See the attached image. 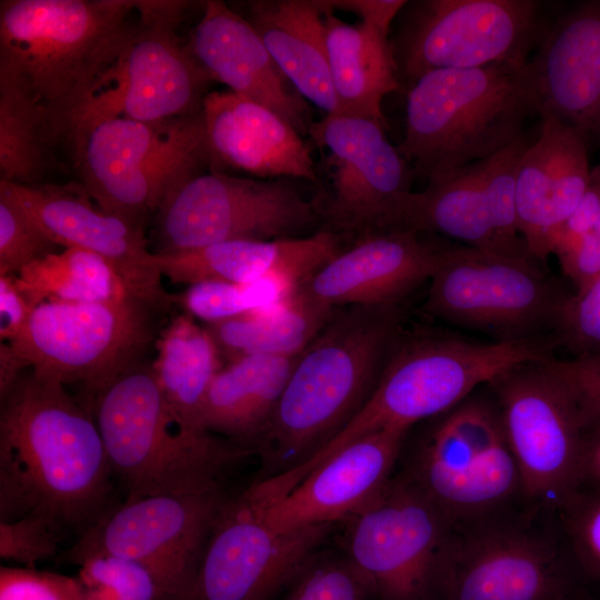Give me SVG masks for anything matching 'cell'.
<instances>
[{"label": "cell", "mask_w": 600, "mask_h": 600, "mask_svg": "<svg viewBox=\"0 0 600 600\" xmlns=\"http://www.w3.org/2000/svg\"><path fill=\"white\" fill-rule=\"evenodd\" d=\"M0 398V521L37 517L81 536L112 508L114 477L92 411L31 370Z\"/></svg>", "instance_id": "1"}, {"label": "cell", "mask_w": 600, "mask_h": 600, "mask_svg": "<svg viewBox=\"0 0 600 600\" xmlns=\"http://www.w3.org/2000/svg\"><path fill=\"white\" fill-rule=\"evenodd\" d=\"M397 306L337 309L301 352L256 446V481L290 472L326 448L372 394L400 340Z\"/></svg>", "instance_id": "2"}, {"label": "cell", "mask_w": 600, "mask_h": 600, "mask_svg": "<svg viewBox=\"0 0 600 600\" xmlns=\"http://www.w3.org/2000/svg\"><path fill=\"white\" fill-rule=\"evenodd\" d=\"M144 0H2L0 87L48 118L58 140L140 28Z\"/></svg>", "instance_id": "3"}, {"label": "cell", "mask_w": 600, "mask_h": 600, "mask_svg": "<svg viewBox=\"0 0 600 600\" xmlns=\"http://www.w3.org/2000/svg\"><path fill=\"white\" fill-rule=\"evenodd\" d=\"M533 114L539 106L528 62L433 70L407 89L398 148L433 182L506 148Z\"/></svg>", "instance_id": "4"}, {"label": "cell", "mask_w": 600, "mask_h": 600, "mask_svg": "<svg viewBox=\"0 0 600 600\" xmlns=\"http://www.w3.org/2000/svg\"><path fill=\"white\" fill-rule=\"evenodd\" d=\"M91 411L126 499L219 484L229 467L254 453L188 426L166 400L151 364L141 362L120 376Z\"/></svg>", "instance_id": "5"}, {"label": "cell", "mask_w": 600, "mask_h": 600, "mask_svg": "<svg viewBox=\"0 0 600 600\" xmlns=\"http://www.w3.org/2000/svg\"><path fill=\"white\" fill-rule=\"evenodd\" d=\"M554 338L474 341L429 334L397 343L359 413L319 453L299 468L304 477L347 444L392 428L411 429L442 414L509 370L551 357Z\"/></svg>", "instance_id": "6"}, {"label": "cell", "mask_w": 600, "mask_h": 600, "mask_svg": "<svg viewBox=\"0 0 600 600\" xmlns=\"http://www.w3.org/2000/svg\"><path fill=\"white\" fill-rule=\"evenodd\" d=\"M557 514L521 503L450 526L434 600H581Z\"/></svg>", "instance_id": "7"}, {"label": "cell", "mask_w": 600, "mask_h": 600, "mask_svg": "<svg viewBox=\"0 0 600 600\" xmlns=\"http://www.w3.org/2000/svg\"><path fill=\"white\" fill-rule=\"evenodd\" d=\"M470 397L402 447L394 471L450 526L526 503L493 399Z\"/></svg>", "instance_id": "8"}, {"label": "cell", "mask_w": 600, "mask_h": 600, "mask_svg": "<svg viewBox=\"0 0 600 600\" xmlns=\"http://www.w3.org/2000/svg\"><path fill=\"white\" fill-rule=\"evenodd\" d=\"M69 141L98 208L141 226L210 162L202 111L159 122L111 117L80 128Z\"/></svg>", "instance_id": "9"}, {"label": "cell", "mask_w": 600, "mask_h": 600, "mask_svg": "<svg viewBox=\"0 0 600 600\" xmlns=\"http://www.w3.org/2000/svg\"><path fill=\"white\" fill-rule=\"evenodd\" d=\"M153 310L131 296L104 302L46 301L8 342L23 369L69 389L91 410L114 380L141 363Z\"/></svg>", "instance_id": "10"}, {"label": "cell", "mask_w": 600, "mask_h": 600, "mask_svg": "<svg viewBox=\"0 0 600 600\" xmlns=\"http://www.w3.org/2000/svg\"><path fill=\"white\" fill-rule=\"evenodd\" d=\"M391 42L400 86L439 69L524 64L546 27L534 0H422Z\"/></svg>", "instance_id": "11"}, {"label": "cell", "mask_w": 600, "mask_h": 600, "mask_svg": "<svg viewBox=\"0 0 600 600\" xmlns=\"http://www.w3.org/2000/svg\"><path fill=\"white\" fill-rule=\"evenodd\" d=\"M488 388L524 502L556 513L580 483L583 427L571 393L546 361L518 366Z\"/></svg>", "instance_id": "12"}, {"label": "cell", "mask_w": 600, "mask_h": 600, "mask_svg": "<svg viewBox=\"0 0 600 600\" xmlns=\"http://www.w3.org/2000/svg\"><path fill=\"white\" fill-rule=\"evenodd\" d=\"M189 2L144 0L139 30L73 120L69 138L94 121L159 122L198 113L212 80L177 34Z\"/></svg>", "instance_id": "13"}, {"label": "cell", "mask_w": 600, "mask_h": 600, "mask_svg": "<svg viewBox=\"0 0 600 600\" xmlns=\"http://www.w3.org/2000/svg\"><path fill=\"white\" fill-rule=\"evenodd\" d=\"M319 219L314 203L281 182L200 172L174 188L159 208L154 253L231 240L300 238Z\"/></svg>", "instance_id": "14"}, {"label": "cell", "mask_w": 600, "mask_h": 600, "mask_svg": "<svg viewBox=\"0 0 600 600\" xmlns=\"http://www.w3.org/2000/svg\"><path fill=\"white\" fill-rule=\"evenodd\" d=\"M423 309L462 328L486 332L494 341L541 337L554 328L566 297L532 262L514 257L449 246L429 280Z\"/></svg>", "instance_id": "15"}, {"label": "cell", "mask_w": 600, "mask_h": 600, "mask_svg": "<svg viewBox=\"0 0 600 600\" xmlns=\"http://www.w3.org/2000/svg\"><path fill=\"white\" fill-rule=\"evenodd\" d=\"M343 523V553L378 600H434L450 523L400 477Z\"/></svg>", "instance_id": "16"}, {"label": "cell", "mask_w": 600, "mask_h": 600, "mask_svg": "<svg viewBox=\"0 0 600 600\" xmlns=\"http://www.w3.org/2000/svg\"><path fill=\"white\" fill-rule=\"evenodd\" d=\"M378 121L326 114L308 134L322 157L323 200L316 209L336 232L359 237L391 230L411 192L413 168Z\"/></svg>", "instance_id": "17"}, {"label": "cell", "mask_w": 600, "mask_h": 600, "mask_svg": "<svg viewBox=\"0 0 600 600\" xmlns=\"http://www.w3.org/2000/svg\"><path fill=\"white\" fill-rule=\"evenodd\" d=\"M228 498L219 483L126 499L79 536L67 559L76 563L91 554H112L140 561L176 583L183 599Z\"/></svg>", "instance_id": "18"}, {"label": "cell", "mask_w": 600, "mask_h": 600, "mask_svg": "<svg viewBox=\"0 0 600 600\" xmlns=\"http://www.w3.org/2000/svg\"><path fill=\"white\" fill-rule=\"evenodd\" d=\"M332 527L278 531L243 493L229 497L182 600H271L319 550Z\"/></svg>", "instance_id": "19"}, {"label": "cell", "mask_w": 600, "mask_h": 600, "mask_svg": "<svg viewBox=\"0 0 600 600\" xmlns=\"http://www.w3.org/2000/svg\"><path fill=\"white\" fill-rule=\"evenodd\" d=\"M0 191L62 249L79 248L107 260L128 293L154 312L168 311L176 303V296L162 284L144 226L96 209L83 186H21L0 180Z\"/></svg>", "instance_id": "20"}, {"label": "cell", "mask_w": 600, "mask_h": 600, "mask_svg": "<svg viewBox=\"0 0 600 600\" xmlns=\"http://www.w3.org/2000/svg\"><path fill=\"white\" fill-rule=\"evenodd\" d=\"M410 430L392 427L347 444L280 497L261 500L242 493L278 531L343 522L390 481Z\"/></svg>", "instance_id": "21"}, {"label": "cell", "mask_w": 600, "mask_h": 600, "mask_svg": "<svg viewBox=\"0 0 600 600\" xmlns=\"http://www.w3.org/2000/svg\"><path fill=\"white\" fill-rule=\"evenodd\" d=\"M448 247L428 242L413 230L366 234L303 280L297 292L334 309L397 306L431 279Z\"/></svg>", "instance_id": "22"}, {"label": "cell", "mask_w": 600, "mask_h": 600, "mask_svg": "<svg viewBox=\"0 0 600 600\" xmlns=\"http://www.w3.org/2000/svg\"><path fill=\"white\" fill-rule=\"evenodd\" d=\"M528 67L539 114L600 144V1L577 4L546 27Z\"/></svg>", "instance_id": "23"}, {"label": "cell", "mask_w": 600, "mask_h": 600, "mask_svg": "<svg viewBox=\"0 0 600 600\" xmlns=\"http://www.w3.org/2000/svg\"><path fill=\"white\" fill-rule=\"evenodd\" d=\"M539 116V134L519 164L516 203L527 252L541 261L587 191L592 169L587 138L548 112Z\"/></svg>", "instance_id": "24"}, {"label": "cell", "mask_w": 600, "mask_h": 600, "mask_svg": "<svg viewBox=\"0 0 600 600\" xmlns=\"http://www.w3.org/2000/svg\"><path fill=\"white\" fill-rule=\"evenodd\" d=\"M186 46L212 81L276 112L308 133V106L293 92L251 23L221 0L202 2Z\"/></svg>", "instance_id": "25"}, {"label": "cell", "mask_w": 600, "mask_h": 600, "mask_svg": "<svg viewBox=\"0 0 600 600\" xmlns=\"http://www.w3.org/2000/svg\"><path fill=\"white\" fill-rule=\"evenodd\" d=\"M201 111L211 163L259 179L318 182L311 148L272 110L228 90L209 92Z\"/></svg>", "instance_id": "26"}, {"label": "cell", "mask_w": 600, "mask_h": 600, "mask_svg": "<svg viewBox=\"0 0 600 600\" xmlns=\"http://www.w3.org/2000/svg\"><path fill=\"white\" fill-rule=\"evenodd\" d=\"M340 234L322 229L308 237L268 241L231 240L197 249L154 253L162 276L173 283H248L270 274L301 283L339 252Z\"/></svg>", "instance_id": "27"}, {"label": "cell", "mask_w": 600, "mask_h": 600, "mask_svg": "<svg viewBox=\"0 0 600 600\" xmlns=\"http://www.w3.org/2000/svg\"><path fill=\"white\" fill-rule=\"evenodd\" d=\"M247 8L246 19L296 91L326 114H337L326 41L329 1L254 0Z\"/></svg>", "instance_id": "28"}, {"label": "cell", "mask_w": 600, "mask_h": 600, "mask_svg": "<svg viewBox=\"0 0 600 600\" xmlns=\"http://www.w3.org/2000/svg\"><path fill=\"white\" fill-rule=\"evenodd\" d=\"M297 358L249 356L221 368L204 400L203 429L256 453Z\"/></svg>", "instance_id": "29"}, {"label": "cell", "mask_w": 600, "mask_h": 600, "mask_svg": "<svg viewBox=\"0 0 600 600\" xmlns=\"http://www.w3.org/2000/svg\"><path fill=\"white\" fill-rule=\"evenodd\" d=\"M326 29L337 114L386 126L383 98L401 87L388 34L361 21H342L331 6L326 13Z\"/></svg>", "instance_id": "30"}, {"label": "cell", "mask_w": 600, "mask_h": 600, "mask_svg": "<svg viewBox=\"0 0 600 600\" xmlns=\"http://www.w3.org/2000/svg\"><path fill=\"white\" fill-rule=\"evenodd\" d=\"M484 160L410 192L391 230L437 232L464 246L500 253L483 188Z\"/></svg>", "instance_id": "31"}, {"label": "cell", "mask_w": 600, "mask_h": 600, "mask_svg": "<svg viewBox=\"0 0 600 600\" xmlns=\"http://www.w3.org/2000/svg\"><path fill=\"white\" fill-rule=\"evenodd\" d=\"M337 309L294 292L284 303L208 324L220 354L229 362L249 356L297 357L317 338Z\"/></svg>", "instance_id": "32"}, {"label": "cell", "mask_w": 600, "mask_h": 600, "mask_svg": "<svg viewBox=\"0 0 600 600\" xmlns=\"http://www.w3.org/2000/svg\"><path fill=\"white\" fill-rule=\"evenodd\" d=\"M157 351L151 368L166 400L188 426L207 431L201 423L202 409L222 368L213 338L193 318L181 314L162 330Z\"/></svg>", "instance_id": "33"}, {"label": "cell", "mask_w": 600, "mask_h": 600, "mask_svg": "<svg viewBox=\"0 0 600 600\" xmlns=\"http://www.w3.org/2000/svg\"><path fill=\"white\" fill-rule=\"evenodd\" d=\"M13 279L33 309L46 301L104 302L130 296L107 260L79 248L41 258Z\"/></svg>", "instance_id": "34"}, {"label": "cell", "mask_w": 600, "mask_h": 600, "mask_svg": "<svg viewBox=\"0 0 600 600\" xmlns=\"http://www.w3.org/2000/svg\"><path fill=\"white\" fill-rule=\"evenodd\" d=\"M58 142L48 118L37 106L0 87V180L37 184Z\"/></svg>", "instance_id": "35"}, {"label": "cell", "mask_w": 600, "mask_h": 600, "mask_svg": "<svg viewBox=\"0 0 600 600\" xmlns=\"http://www.w3.org/2000/svg\"><path fill=\"white\" fill-rule=\"evenodd\" d=\"M78 576L87 600H181L176 583L133 559L91 554L78 560Z\"/></svg>", "instance_id": "36"}, {"label": "cell", "mask_w": 600, "mask_h": 600, "mask_svg": "<svg viewBox=\"0 0 600 600\" xmlns=\"http://www.w3.org/2000/svg\"><path fill=\"white\" fill-rule=\"evenodd\" d=\"M532 141L524 131L484 159L483 188L488 211L499 250L506 256H529L518 226L516 187L521 158Z\"/></svg>", "instance_id": "37"}, {"label": "cell", "mask_w": 600, "mask_h": 600, "mask_svg": "<svg viewBox=\"0 0 600 600\" xmlns=\"http://www.w3.org/2000/svg\"><path fill=\"white\" fill-rule=\"evenodd\" d=\"M286 588L283 600H378L344 553L317 551Z\"/></svg>", "instance_id": "38"}, {"label": "cell", "mask_w": 600, "mask_h": 600, "mask_svg": "<svg viewBox=\"0 0 600 600\" xmlns=\"http://www.w3.org/2000/svg\"><path fill=\"white\" fill-rule=\"evenodd\" d=\"M556 514L584 586L600 587V490L579 489Z\"/></svg>", "instance_id": "39"}, {"label": "cell", "mask_w": 600, "mask_h": 600, "mask_svg": "<svg viewBox=\"0 0 600 600\" xmlns=\"http://www.w3.org/2000/svg\"><path fill=\"white\" fill-rule=\"evenodd\" d=\"M60 248L14 200L0 191V277L16 276Z\"/></svg>", "instance_id": "40"}, {"label": "cell", "mask_w": 600, "mask_h": 600, "mask_svg": "<svg viewBox=\"0 0 600 600\" xmlns=\"http://www.w3.org/2000/svg\"><path fill=\"white\" fill-rule=\"evenodd\" d=\"M553 329L572 358L600 354V274L563 299Z\"/></svg>", "instance_id": "41"}, {"label": "cell", "mask_w": 600, "mask_h": 600, "mask_svg": "<svg viewBox=\"0 0 600 600\" xmlns=\"http://www.w3.org/2000/svg\"><path fill=\"white\" fill-rule=\"evenodd\" d=\"M60 539L61 534L37 517L0 521V557L23 568H36L53 557Z\"/></svg>", "instance_id": "42"}, {"label": "cell", "mask_w": 600, "mask_h": 600, "mask_svg": "<svg viewBox=\"0 0 600 600\" xmlns=\"http://www.w3.org/2000/svg\"><path fill=\"white\" fill-rule=\"evenodd\" d=\"M0 600H87L77 577L36 568L0 567Z\"/></svg>", "instance_id": "43"}, {"label": "cell", "mask_w": 600, "mask_h": 600, "mask_svg": "<svg viewBox=\"0 0 600 600\" xmlns=\"http://www.w3.org/2000/svg\"><path fill=\"white\" fill-rule=\"evenodd\" d=\"M176 302L188 316L209 324L251 311L244 283L219 281L193 283L182 294L176 296Z\"/></svg>", "instance_id": "44"}, {"label": "cell", "mask_w": 600, "mask_h": 600, "mask_svg": "<svg viewBox=\"0 0 600 600\" xmlns=\"http://www.w3.org/2000/svg\"><path fill=\"white\" fill-rule=\"evenodd\" d=\"M547 367L564 383L580 413L583 430L600 426V354L550 359Z\"/></svg>", "instance_id": "45"}, {"label": "cell", "mask_w": 600, "mask_h": 600, "mask_svg": "<svg viewBox=\"0 0 600 600\" xmlns=\"http://www.w3.org/2000/svg\"><path fill=\"white\" fill-rule=\"evenodd\" d=\"M557 258L577 290L600 274V212L591 230Z\"/></svg>", "instance_id": "46"}, {"label": "cell", "mask_w": 600, "mask_h": 600, "mask_svg": "<svg viewBox=\"0 0 600 600\" xmlns=\"http://www.w3.org/2000/svg\"><path fill=\"white\" fill-rule=\"evenodd\" d=\"M32 306L18 288L13 276L0 277V338L14 340L28 323Z\"/></svg>", "instance_id": "47"}, {"label": "cell", "mask_w": 600, "mask_h": 600, "mask_svg": "<svg viewBox=\"0 0 600 600\" xmlns=\"http://www.w3.org/2000/svg\"><path fill=\"white\" fill-rule=\"evenodd\" d=\"M331 8L357 14L361 22L389 33L390 24L404 9L403 0H329Z\"/></svg>", "instance_id": "48"}, {"label": "cell", "mask_w": 600, "mask_h": 600, "mask_svg": "<svg viewBox=\"0 0 600 600\" xmlns=\"http://www.w3.org/2000/svg\"><path fill=\"white\" fill-rule=\"evenodd\" d=\"M579 489L600 490V426L583 430Z\"/></svg>", "instance_id": "49"}, {"label": "cell", "mask_w": 600, "mask_h": 600, "mask_svg": "<svg viewBox=\"0 0 600 600\" xmlns=\"http://www.w3.org/2000/svg\"><path fill=\"white\" fill-rule=\"evenodd\" d=\"M581 600H594V599H589V598H586V599H581Z\"/></svg>", "instance_id": "50"}]
</instances>
